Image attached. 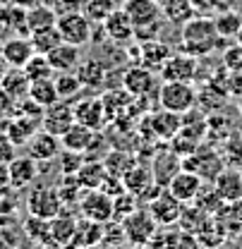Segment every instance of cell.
<instances>
[{"label": "cell", "mask_w": 242, "mask_h": 249, "mask_svg": "<svg viewBox=\"0 0 242 249\" xmlns=\"http://www.w3.org/2000/svg\"><path fill=\"white\" fill-rule=\"evenodd\" d=\"M17 156V146L7 139V134H0V163H10Z\"/></svg>", "instance_id": "816d5d0a"}, {"label": "cell", "mask_w": 242, "mask_h": 249, "mask_svg": "<svg viewBox=\"0 0 242 249\" xmlns=\"http://www.w3.org/2000/svg\"><path fill=\"white\" fill-rule=\"evenodd\" d=\"M62 151V142L60 137H56V134H51L48 129H38L34 137L29 139V144H27V154L31 158H36L38 163H51V160H58V156Z\"/></svg>", "instance_id": "2e32d148"}, {"label": "cell", "mask_w": 242, "mask_h": 249, "mask_svg": "<svg viewBox=\"0 0 242 249\" xmlns=\"http://www.w3.org/2000/svg\"><path fill=\"white\" fill-rule=\"evenodd\" d=\"M10 185V165L7 163H0V187Z\"/></svg>", "instance_id": "9f6ffc18"}, {"label": "cell", "mask_w": 242, "mask_h": 249, "mask_svg": "<svg viewBox=\"0 0 242 249\" xmlns=\"http://www.w3.org/2000/svg\"><path fill=\"white\" fill-rule=\"evenodd\" d=\"M202 187H204V180H202V175H197L194 170H187V168H182L180 173L170 180V185L168 189L180 199L182 204H194V199L199 196V192H202Z\"/></svg>", "instance_id": "ffe728a7"}, {"label": "cell", "mask_w": 242, "mask_h": 249, "mask_svg": "<svg viewBox=\"0 0 242 249\" xmlns=\"http://www.w3.org/2000/svg\"><path fill=\"white\" fill-rule=\"evenodd\" d=\"M29 87H31V79L27 77V72L22 67H10L0 82V89L12 96L15 101H24L29 96Z\"/></svg>", "instance_id": "83f0119b"}, {"label": "cell", "mask_w": 242, "mask_h": 249, "mask_svg": "<svg viewBox=\"0 0 242 249\" xmlns=\"http://www.w3.org/2000/svg\"><path fill=\"white\" fill-rule=\"evenodd\" d=\"M125 249H151L149 245H127Z\"/></svg>", "instance_id": "6125c7cd"}, {"label": "cell", "mask_w": 242, "mask_h": 249, "mask_svg": "<svg viewBox=\"0 0 242 249\" xmlns=\"http://www.w3.org/2000/svg\"><path fill=\"white\" fill-rule=\"evenodd\" d=\"M238 98H240V110H242V93H240V96H238Z\"/></svg>", "instance_id": "03108f58"}, {"label": "cell", "mask_w": 242, "mask_h": 249, "mask_svg": "<svg viewBox=\"0 0 242 249\" xmlns=\"http://www.w3.org/2000/svg\"><path fill=\"white\" fill-rule=\"evenodd\" d=\"M91 249H122V247H113V245H106V242H101V245H96V247Z\"/></svg>", "instance_id": "94428289"}, {"label": "cell", "mask_w": 242, "mask_h": 249, "mask_svg": "<svg viewBox=\"0 0 242 249\" xmlns=\"http://www.w3.org/2000/svg\"><path fill=\"white\" fill-rule=\"evenodd\" d=\"M130 19L134 22V29L137 27H147V24H156L161 22V5L156 0H125V7H122Z\"/></svg>", "instance_id": "603a6c76"}, {"label": "cell", "mask_w": 242, "mask_h": 249, "mask_svg": "<svg viewBox=\"0 0 242 249\" xmlns=\"http://www.w3.org/2000/svg\"><path fill=\"white\" fill-rule=\"evenodd\" d=\"M173 55L170 46L161 43V38H153V41H144L139 43V58H142V65H147L149 70L158 72L163 67V62Z\"/></svg>", "instance_id": "f1b7e54d"}, {"label": "cell", "mask_w": 242, "mask_h": 249, "mask_svg": "<svg viewBox=\"0 0 242 249\" xmlns=\"http://www.w3.org/2000/svg\"><path fill=\"white\" fill-rule=\"evenodd\" d=\"M218 2H221V0H192V5H194L197 10H213Z\"/></svg>", "instance_id": "11a10c76"}, {"label": "cell", "mask_w": 242, "mask_h": 249, "mask_svg": "<svg viewBox=\"0 0 242 249\" xmlns=\"http://www.w3.org/2000/svg\"><path fill=\"white\" fill-rule=\"evenodd\" d=\"M122 228H125V240L127 245H149L156 235V230L161 228L156 220H153L151 211L147 206H139L132 216H127L125 220H120Z\"/></svg>", "instance_id": "277c9868"}, {"label": "cell", "mask_w": 242, "mask_h": 249, "mask_svg": "<svg viewBox=\"0 0 242 249\" xmlns=\"http://www.w3.org/2000/svg\"><path fill=\"white\" fill-rule=\"evenodd\" d=\"M58 192H60L65 206L70 209V206H77V204H79V199H82V194H84V187H82L77 175H62L60 185H58Z\"/></svg>", "instance_id": "74e56055"}, {"label": "cell", "mask_w": 242, "mask_h": 249, "mask_svg": "<svg viewBox=\"0 0 242 249\" xmlns=\"http://www.w3.org/2000/svg\"><path fill=\"white\" fill-rule=\"evenodd\" d=\"M77 74H79L84 89H101L106 84V79H108V67L98 58H87V60L79 62Z\"/></svg>", "instance_id": "4316f807"}, {"label": "cell", "mask_w": 242, "mask_h": 249, "mask_svg": "<svg viewBox=\"0 0 242 249\" xmlns=\"http://www.w3.org/2000/svg\"><path fill=\"white\" fill-rule=\"evenodd\" d=\"M213 22H216V29L221 34V38H235L238 31L242 29V17L235 12V10L221 12L218 17H213Z\"/></svg>", "instance_id": "f35d334b"}, {"label": "cell", "mask_w": 242, "mask_h": 249, "mask_svg": "<svg viewBox=\"0 0 242 249\" xmlns=\"http://www.w3.org/2000/svg\"><path fill=\"white\" fill-rule=\"evenodd\" d=\"M98 189H103L108 196H113V199H115L118 194H122V192L127 189V187H125V182H122V178H118V175H111V173H108V175H106V180L101 182V187H98Z\"/></svg>", "instance_id": "681fc988"}, {"label": "cell", "mask_w": 242, "mask_h": 249, "mask_svg": "<svg viewBox=\"0 0 242 249\" xmlns=\"http://www.w3.org/2000/svg\"><path fill=\"white\" fill-rule=\"evenodd\" d=\"M103 163H106V170L111 173V175H118V178H125V173L132 168V165H137L139 160H137V156L132 154V151H122V149H111L108 156L103 158Z\"/></svg>", "instance_id": "e575fe53"}, {"label": "cell", "mask_w": 242, "mask_h": 249, "mask_svg": "<svg viewBox=\"0 0 242 249\" xmlns=\"http://www.w3.org/2000/svg\"><path fill=\"white\" fill-rule=\"evenodd\" d=\"M10 2H12V0H0V5H10Z\"/></svg>", "instance_id": "e7e4bbea"}, {"label": "cell", "mask_w": 242, "mask_h": 249, "mask_svg": "<svg viewBox=\"0 0 242 249\" xmlns=\"http://www.w3.org/2000/svg\"><path fill=\"white\" fill-rule=\"evenodd\" d=\"M240 170H242V168H240Z\"/></svg>", "instance_id": "003e7915"}, {"label": "cell", "mask_w": 242, "mask_h": 249, "mask_svg": "<svg viewBox=\"0 0 242 249\" xmlns=\"http://www.w3.org/2000/svg\"><path fill=\"white\" fill-rule=\"evenodd\" d=\"M77 220L79 218L72 216L67 211V206L56 218H51L48 220V240H46L43 249H62L67 245H72V237H74V230H77Z\"/></svg>", "instance_id": "4fadbf2b"}, {"label": "cell", "mask_w": 242, "mask_h": 249, "mask_svg": "<svg viewBox=\"0 0 242 249\" xmlns=\"http://www.w3.org/2000/svg\"><path fill=\"white\" fill-rule=\"evenodd\" d=\"M72 106H74V120L82 123V124H87V127H91L93 132H101V129H106V127L111 124L101 96L79 98V101L72 103Z\"/></svg>", "instance_id": "7c38bea8"}, {"label": "cell", "mask_w": 242, "mask_h": 249, "mask_svg": "<svg viewBox=\"0 0 242 249\" xmlns=\"http://www.w3.org/2000/svg\"><path fill=\"white\" fill-rule=\"evenodd\" d=\"M182 170V156L175 154L170 149V144H166L163 149H158L151 158V173L158 187H168L170 180Z\"/></svg>", "instance_id": "9a60e30c"}, {"label": "cell", "mask_w": 242, "mask_h": 249, "mask_svg": "<svg viewBox=\"0 0 242 249\" xmlns=\"http://www.w3.org/2000/svg\"><path fill=\"white\" fill-rule=\"evenodd\" d=\"M103 242V223H96L89 218H79L77 220V230H74V237H72V245L79 249H91L96 245Z\"/></svg>", "instance_id": "484cf974"}, {"label": "cell", "mask_w": 242, "mask_h": 249, "mask_svg": "<svg viewBox=\"0 0 242 249\" xmlns=\"http://www.w3.org/2000/svg\"><path fill=\"white\" fill-rule=\"evenodd\" d=\"M242 65V46H233V48H228L225 53H223V67L230 72V70H235V67H240Z\"/></svg>", "instance_id": "f907efd6"}, {"label": "cell", "mask_w": 242, "mask_h": 249, "mask_svg": "<svg viewBox=\"0 0 242 249\" xmlns=\"http://www.w3.org/2000/svg\"><path fill=\"white\" fill-rule=\"evenodd\" d=\"M58 165H60L62 175H77L79 168L84 165V154L79 151H70V149H62L58 156Z\"/></svg>", "instance_id": "ee69618b"}, {"label": "cell", "mask_w": 242, "mask_h": 249, "mask_svg": "<svg viewBox=\"0 0 242 249\" xmlns=\"http://www.w3.org/2000/svg\"><path fill=\"white\" fill-rule=\"evenodd\" d=\"M158 72L149 70L147 65H134L130 70H125L122 74V87L132 93L134 98L139 96H151L158 91Z\"/></svg>", "instance_id": "5bb4252c"}, {"label": "cell", "mask_w": 242, "mask_h": 249, "mask_svg": "<svg viewBox=\"0 0 242 249\" xmlns=\"http://www.w3.org/2000/svg\"><path fill=\"white\" fill-rule=\"evenodd\" d=\"M103 29H106V36L115 43H127L134 38V22L130 19V15L122 10V7H115L106 22H103Z\"/></svg>", "instance_id": "44dd1931"}, {"label": "cell", "mask_w": 242, "mask_h": 249, "mask_svg": "<svg viewBox=\"0 0 242 249\" xmlns=\"http://www.w3.org/2000/svg\"><path fill=\"white\" fill-rule=\"evenodd\" d=\"M29 38H31L34 51H36V53H41V55H48V53H51L56 46H60V43H62V36H60L58 24H56V27H48V29L31 31Z\"/></svg>", "instance_id": "d590c367"}, {"label": "cell", "mask_w": 242, "mask_h": 249, "mask_svg": "<svg viewBox=\"0 0 242 249\" xmlns=\"http://www.w3.org/2000/svg\"><path fill=\"white\" fill-rule=\"evenodd\" d=\"M7 70H10V65H7V60L2 58V51H0V82H2V77H5Z\"/></svg>", "instance_id": "680465c9"}, {"label": "cell", "mask_w": 242, "mask_h": 249, "mask_svg": "<svg viewBox=\"0 0 242 249\" xmlns=\"http://www.w3.org/2000/svg\"><path fill=\"white\" fill-rule=\"evenodd\" d=\"M182 168L194 170L197 175H202L204 182H213L218 178V173L225 168L221 154H216L209 146H197V151L187 158H182Z\"/></svg>", "instance_id": "ba28073f"}, {"label": "cell", "mask_w": 242, "mask_h": 249, "mask_svg": "<svg viewBox=\"0 0 242 249\" xmlns=\"http://www.w3.org/2000/svg\"><path fill=\"white\" fill-rule=\"evenodd\" d=\"M221 213L228 218V220H233V223L242 225V196L238 199V201H230V204H225V209H223Z\"/></svg>", "instance_id": "f5cc1de1"}, {"label": "cell", "mask_w": 242, "mask_h": 249, "mask_svg": "<svg viewBox=\"0 0 242 249\" xmlns=\"http://www.w3.org/2000/svg\"><path fill=\"white\" fill-rule=\"evenodd\" d=\"M79 216L96 220V223H108L113 218V196H108L103 189H84L79 204H77Z\"/></svg>", "instance_id": "9c48e42d"}, {"label": "cell", "mask_w": 242, "mask_h": 249, "mask_svg": "<svg viewBox=\"0 0 242 249\" xmlns=\"http://www.w3.org/2000/svg\"><path fill=\"white\" fill-rule=\"evenodd\" d=\"M53 79H56V89H58L60 101H72L84 91V84L77 72H56Z\"/></svg>", "instance_id": "8d00e7d4"}, {"label": "cell", "mask_w": 242, "mask_h": 249, "mask_svg": "<svg viewBox=\"0 0 242 249\" xmlns=\"http://www.w3.org/2000/svg\"><path fill=\"white\" fill-rule=\"evenodd\" d=\"M48 62L53 65L56 72H77V67L82 62V48L62 41L60 46H56L48 53Z\"/></svg>", "instance_id": "d4e9b609"}, {"label": "cell", "mask_w": 242, "mask_h": 249, "mask_svg": "<svg viewBox=\"0 0 242 249\" xmlns=\"http://www.w3.org/2000/svg\"><path fill=\"white\" fill-rule=\"evenodd\" d=\"M41 129V120H34V118H27V115H15V118H10L7 124H5V134H7V139L19 149V146H27L29 144V139Z\"/></svg>", "instance_id": "cb8c5ba5"}, {"label": "cell", "mask_w": 242, "mask_h": 249, "mask_svg": "<svg viewBox=\"0 0 242 249\" xmlns=\"http://www.w3.org/2000/svg\"><path fill=\"white\" fill-rule=\"evenodd\" d=\"M24 228H27V235H29L34 242H38L41 247L46 245V240H48V220H46V218H38V216H31L29 213Z\"/></svg>", "instance_id": "f6af8a7d"}, {"label": "cell", "mask_w": 242, "mask_h": 249, "mask_svg": "<svg viewBox=\"0 0 242 249\" xmlns=\"http://www.w3.org/2000/svg\"><path fill=\"white\" fill-rule=\"evenodd\" d=\"M74 123H77V120H74V106H72L70 101H58V103H53V106L46 108L41 127L48 129V132L56 134V137H62Z\"/></svg>", "instance_id": "e0dca14e"}, {"label": "cell", "mask_w": 242, "mask_h": 249, "mask_svg": "<svg viewBox=\"0 0 242 249\" xmlns=\"http://www.w3.org/2000/svg\"><path fill=\"white\" fill-rule=\"evenodd\" d=\"M115 10V2L113 0H84V15L89 17L93 24H103L106 17Z\"/></svg>", "instance_id": "b9f144b4"}, {"label": "cell", "mask_w": 242, "mask_h": 249, "mask_svg": "<svg viewBox=\"0 0 242 249\" xmlns=\"http://www.w3.org/2000/svg\"><path fill=\"white\" fill-rule=\"evenodd\" d=\"M197 74H199V62L194 55H189L185 51L173 53L158 70L161 82H192Z\"/></svg>", "instance_id": "30bf717a"}, {"label": "cell", "mask_w": 242, "mask_h": 249, "mask_svg": "<svg viewBox=\"0 0 242 249\" xmlns=\"http://www.w3.org/2000/svg\"><path fill=\"white\" fill-rule=\"evenodd\" d=\"M235 38H238V43H240V46H242V29L238 31V36H235Z\"/></svg>", "instance_id": "be15d7a7"}, {"label": "cell", "mask_w": 242, "mask_h": 249, "mask_svg": "<svg viewBox=\"0 0 242 249\" xmlns=\"http://www.w3.org/2000/svg\"><path fill=\"white\" fill-rule=\"evenodd\" d=\"M65 209V201H62L60 192L58 187H51V185H36L29 192L27 196V211L31 216H38V218H56Z\"/></svg>", "instance_id": "3957f363"}, {"label": "cell", "mask_w": 242, "mask_h": 249, "mask_svg": "<svg viewBox=\"0 0 242 249\" xmlns=\"http://www.w3.org/2000/svg\"><path fill=\"white\" fill-rule=\"evenodd\" d=\"M144 129L149 132V137L156 139V142H170L182 129V115L158 106L156 110L144 115Z\"/></svg>", "instance_id": "5b68a950"}, {"label": "cell", "mask_w": 242, "mask_h": 249, "mask_svg": "<svg viewBox=\"0 0 242 249\" xmlns=\"http://www.w3.org/2000/svg\"><path fill=\"white\" fill-rule=\"evenodd\" d=\"M101 98H103V106H106V113H108V120H111V123H113L118 115H122L125 110H130L132 103H134V96L127 91L122 84L118 89H108L106 93H101Z\"/></svg>", "instance_id": "f546056e"}, {"label": "cell", "mask_w": 242, "mask_h": 249, "mask_svg": "<svg viewBox=\"0 0 242 249\" xmlns=\"http://www.w3.org/2000/svg\"><path fill=\"white\" fill-rule=\"evenodd\" d=\"M10 185L15 189H27L36 182L38 178V160L27 156H15L10 163Z\"/></svg>", "instance_id": "d6986e66"}, {"label": "cell", "mask_w": 242, "mask_h": 249, "mask_svg": "<svg viewBox=\"0 0 242 249\" xmlns=\"http://www.w3.org/2000/svg\"><path fill=\"white\" fill-rule=\"evenodd\" d=\"M111 149H113V146H111V142L103 137V129H101V132H96V134H93L89 149L84 151V158H87V160H103V158L108 156Z\"/></svg>", "instance_id": "bcb514c9"}, {"label": "cell", "mask_w": 242, "mask_h": 249, "mask_svg": "<svg viewBox=\"0 0 242 249\" xmlns=\"http://www.w3.org/2000/svg\"><path fill=\"white\" fill-rule=\"evenodd\" d=\"M185 206H187V204H182L168 187H161V189L156 192V196L147 204V209L151 211L153 220H156L158 225H178Z\"/></svg>", "instance_id": "8992f818"}, {"label": "cell", "mask_w": 242, "mask_h": 249, "mask_svg": "<svg viewBox=\"0 0 242 249\" xmlns=\"http://www.w3.org/2000/svg\"><path fill=\"white\" fill-rule=\"evenodd\" d=\"M103 242L106 245H113V247H122L127 240H125V228H122L120 220L111 218L108 223H103Z\"/></svg>", "instance_id": "7dc6e473"}, {"label": "cell", "mask_w": 242, "mask_h": 249, "mask_svg": "<svg viewBox=\"0 0 242 249\" xmlns=\"http://www.w3.org/2000/svg\"><path fill=\"white\" fill-rule=\"evenodd\" d=\"M139 206H142L139 196L132 194L130 189H125L122 194H118V196L113 199V218H115V220H125L127 216H132Z\"/></svg>", "instance_id": "60d3db41"}, {"label": "cell", "mask_w": 242, "mask_h": 249, "mask_svg": "<svg viewBox=\"0 0 242 249\" xmlns=\"http://www.w3.org/2000/svg\"><path fill=\"white\" fill-rule=\"evenodd\" d=\"M221 41V34L216 29V22L209 15H194L189 17L180 31V51L194 58H209L216 53Z\"/></svg>", "instance_id": "6da1fadb"}, {"label": "cell", "mask_w": 242, "mask_h": 249, "mask_svg": "<svg viewBox=\"0 0 242 249\" xmlns=\"http://www.w3.org/2000/svg\"><path fill=\"white\" fill-rule=\"evenodd\" d=\"M106 175H108V170H106L103 160H87V158H84V165L77 173V178H79L84 189H98L101 182L106 180Z\"/></svg>", "instance_id": "836d02e7"}, {"label": "cell", "mask_w": 242, "mask_h": 249, "mask_svg": "<svg viewBox=\"0 0 242 249\" xmlns=\"http://www.w3.org/2000/svg\"><path fill=\"white\" fill-rule=\"evenodd\" d=\"M204 245L199 242V237L194 232L180 230V240H178V249H202Z\"/></svg>", "instance_id": "db71d44e"}, {"label": "cell", "mask_w": 242, "mask_h": 249, "mask_svg": "<svg viewBox=\"0 0 242 249\" xmlns=\"http://www.w3.org/2000/svg\"><path fill=\"white\" fill-rule=\"evenodd\" d=\"M178 240H180V230H173V225H161L149 242L151 249H178Z\"/></svg>", "instance_id": "7bdbcfd3"}, {"label": "cell", "mask_w": 242, "mask_h": 249, "mask_svg": "<svg viewBox=\"0 0 242 249\" xmlns=\"http://www.w3.org/2000/svg\"><path fill=\"white\" fill-rule=\"evenodd\" d=\"M17 206H19V189H15L12 185L0 187V216L15 213Z\"/></svg>", "instance_id": "c3c4849f"}, {"label": "cell", "mask_w": 242, "mask_h": 249, "mask_svg": "<svg viewBox=\"0 0 242 249\" xmlns=\"http://www.w3.org/2000/svg\"><path fill=\"white\" fill-rule=\"evenodd\" d=\"M22 70L27 72V77H29L31 82L46 79V77H56V70H53V65L48 62V55H41V53H34L29 58V62H27Z\"/></svg>", "instance_id": "ab89813d"}, {"label": "cell", "mask_w": 242, "mask_h": 249, "mask_svg": "<svg viewBox=\"0 0 242 249\" xmlns=\"http://www.w3.org/2000/svg\"><path fill=\"white\" fill-rule=\"evenodd\" d=\"M29 98H34V101H36L38 106H43V108L58 103L60 96H58V89H56V79H53V77H46V79H36V82H31Z\"/></svg>", "instance_id": "d6a6232c"}, {"label": "cell", "mask_w": 242, "mask_h": 249, "mask_svg": "<svg viewBox=\"0 0 242 249\" xmlns=\"http://www.w3.org/2000/svg\"><path fill=\"white\" fill-rule=\"evenodd\" d=\"M156 101L161 108H168V110L182 115L197 106L199 96H197V89L192 87V82H163V84H158Z\"/></svg>", "instance_id": "7a4b0ae2"}, {"label": "cell", "mask_w": 242, "mask_h": 249, "mask_svg": "<svg viewBox=\"0 0 242 249\" xmlns=\"http://www.w3.org/2000/svg\"><path fill=\"white\" fill-rule=\"evenodd\" d=\"M58 29H60V36L65 43L82 48L91 41L93 22L84 12H65V15H58Z\"/></svg>", "instance_id": "52a82bcc"}, {"label": "cell", "mask_w": 242, "mask_h": 249, "mask_svg": "<svg viewBox=\"0 0 242 249\" xmlns=\"http://www.w3.org/2000/svg\"><path fill=\"white\" fill-rule=\"evenodd\" d=\"M211 185H213V189H216V194H218L225 204L238 201L242 196V170L238 165H225Z\"/></svg>", "instance_id": "ac0fdd59"}, {"label": "cell", "mask_w": 242, "mask_h": 249, "mask_svg": "<svg viewBox=\"0 0 242 249\" xmlns=\"http://www.w3.org/2000/svg\"><path fill=\"white\" fill-rule=\"evenodd\" d=\"M93 134H96V132H93L91 127H87V124H82V123H74L60 137L62 149H70V151H79V154H84V151L89 149Z\"/></svg>", "instance_id": "4dcf8cb0"}, {"label": "cell", "mask_w": 242, "mask_h": 249, "mask_svg": "<svg viewBox=\"0 0 242 249\" xmlns=\"http://www.w3.org/2000/svg\"><path fill=\"white\" fill-rule=\"evenodd\" d=\"M58 24V12L43 2H36L27 7V29L38 31V29H48V27H56Z\"/></svg>", "instance_id": "1f68e13d"}, {"label": "cell", "mask_w": 242, "mask_h": 249, "mask_svg": "<svg viewBox=\"0 0 242 249\" xmlns=\"http://www.w3.org/2000/svg\"><path fill=\"white\" fill-rule=\"evenodd\" d=\"M12 2H17V5H22V7H31V5H36L38 0H12Z\"/></svg>", "instance_id": "91938a15"}, {"label": "cell", "mask_w": 242, "mask_h": 249, "mask_svg": "<svg viewBox=\"0 0 242 249\" xmlns=\"http://www.w3.org/2000/svg\"><path fill=\"white\" fill-rule=\"evenodd\" d=\"M38 2H43V5H48V7H53V10L58 12V10L62 7V2H65V0H38Z\"/></svg>", "instance_id": "6f0895ef"}, {"label": "cell", "mask_w": 242, "mask_h": 249, "mask_svg": "<svg viewBox=\"0 0 242 249\" xmlns=\"http://www.w3.org/2000/svg\"><path fill=\"white\" fill-rule=\"evenodd\" d=\"M122 182H125V187H127L132 194L139 196V201H144V206L151 201L153 196H156V192L161 189V187L156 185V180H153L151 165H144V163L132 165V168L125 173Z\"/></svg>", "instance_id": "8fae6325"}, {"label": "cell", "mask_w": 242, "mask_h": 249, "mask_svg": "<svg viewBox=\"0 0 242 249\" xmlns=\"http://www.w3.org/2000/svg\"><path fill=\"white\" fill-rule=\"evenodd\" d=\"M0 51H2V58L7 60L10 67H24L31 55L36 53L34 46H31V38L29 36H22V34H15L12 38H7L0 46Z\"/></svg>", "instance_id": "7402d4cb"}]
</instances>
